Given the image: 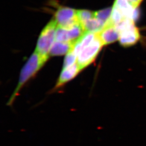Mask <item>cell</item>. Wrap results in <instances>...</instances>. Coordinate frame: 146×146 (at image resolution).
Returning <instances> with one entry per match:
<instances>
[{
    "mask_svg": "<svg viewBox=\"0 0 146 146\" xmlns=\"http://www.w3.org/2000/svg\"><path fill=\"white\" fill-rule=\"evenodd\" d=\"M48 59V58L42 56L36 51L33 53L26 63L22 68L18 84L9 100L7 104L8 106L13 104L23 86L36 74L47 62Z\"/></svg>",
    "mask_w": 146,
    "mask_h": 146,
    "instance_id": "1",
    "label": "cell"
},
{
    "mask_svg": "<svg viewBox=\"0 0 146 146\" xmlns=\"http://www.w3.org/2000/svg\"><path fill=\"white\" fill-rule=\"evenodd\" d=\"M116 26L120 33L119 41L122 47H131L139 41L140 34L134 20L125 19Z\"/></svg>",
    "mask_w": 146,
    "mask_h": 146,
    "instance_id": "2",
    "label": "cell"
},
{
    "mask_svg": "<svg viewBox=\"0 0 146 146\" xmlns=\"http://www.w3.org/2000/svg\"><path fill=\"white\" fill-rule=\"evenodd\" d=\"M57 25L55 19L52 20L43 28L38 37L35 51L43 56H49V52L55 38Z\"/></svg>",
    "mask_w": 146,
    "mask_h": 146,
    "instance_id": "3",
    "label": "cell"
},
{
    "mask_svg": "<svg viewBox=\"0 0 146 146\" xmlns=\"http://www.w3.org/2000/svg\"><path fill=\"white\" fill-rule=\"evenodd\" d=\"M103 46L104 45L97 34L94 41L84 48L77 56V63L81 70L94 62Z\"/></svg>",
    "mask_w": 146,
    "mask_h": 146,
    "instance_id": "4",
    "label": "cell"
},
{
    "mask_svg": "<svg viewBox=\"0 0 146 146\" xmlns=\"http://www.w3.org/2000/svg\"><path fill=\"white\" fill-rule=\"evenodd\" d=\"M55 20L58 26L67 28L79 22L77 10L69 7H60L55 14Z\"/></svg>",
    "mask_w": 146,
    "mask_h": 146,
    "instance_id": "5",
    "label": "cell"
},
{
    "mask_svg": "<svg viewBox=\"0 0 146 146\" xmlns=\"http://www.w3.org/2000/svg\"><path fill=\"white\" fill-rule=\"evenodd\" d=\"M97 34L104 46L116 42L119 40L120 37V33L116 25L113 24L110 19L107 22L104 29Z\"/></svg>",
    "mask_w": 146,
    "mask_h": 146,
    "instance_id": "6",
    "label": "cell"
},
{
    "mask_svg": "<svg viewBox=\"0 0 146 146\" xmlns=\"http://www.w3.org/2000/svg\"><path fill=\"white\" fill-rule=\"evenodd\" d=\"M81 71V70L77 63L67 68H63L55 88L56 89L61 87L66 83L75 78Z\"/></svg>",
    "mask_w": 146,
    "mask_h": 146,
    "instance_id": "7",
    "label": "cell"
},
{
    "mask_svg": "<svg viewBox=\"0 0 146 146\" xmlns=\"http://www.w3.org/2000/svg\"><path fill=\"white\" fill-rule=\"evenodd\" d=\"M74 42H58L52 44L49 52V56H61L68 54L73 49Z\"/></svg>",
    "mask_w": 146,
    "mask_h": 146,
    "instance_id": "8",
    "label": "cell"
},
{
    "mask_svg": "<svg viewBox=\"0 0 146 146\" xmlns=\"http://www.w3.org/2000/svg\"><path fill=\"white\" fill-rule=\"evenodd\" d=\"M84 27L85 31L98 33L102 31L106 27V23L104 21L94 17L85 22L82 24Z\"/></svg>",
    "mask_w": 146,
    "mask_h": 146,
    "instance_id": "9",
    "label": "cell"
},
{
    "mask_svg": "<svg viewBox=\"0 0 146 146\" xmlns=\"http://www.w3.org/2000/svg\"><path fill=\"white\" fill-rule=\"evenodd\" d=\"M55 40L58 42H70L69 39L67 29L62 27L58 26L56 31Z\"/></svg>",
    "mask_w": 146,
    "mask_h": 146,
    "instance_id": "10",
    "label": "cell"
},
{
    "mask_svg": "<svg viewBox=\"0 0 146 146\" xmlns=\"http://www.w3.org/2000/svg\"><path fill=\"white\" fill-rule=\"evenodd\" d=\"M77 17L79 22L82 24L95 17V12L88 10H77Z\"/></svg>",
    "mask_w": 146,
    "mask_h": 146,
    "instance_id": "11",
    "label": "cell"
},
{
    "mask_svg": "<svg viewBox=\"0 0 146 146\" xmlns=\"http://www.w3.org/2000/svg\"><path fill=\"white\" fill-rule=\"evenodd\" d=\"M112 8H108L95 12V17L104 21L106 23L110 20Z\"/></svg>",
    "mask_w": 146,
    "mask_h": 146,
    "instance_id": "12",
    "label": "cell"
},
{
    "mask_svg": "<svg viewBox=\"0 0 146 146\" xmlns=\"http://www.w3.org/2000/svg\"><path fill=\"white\" fill-rule=\"evenodd\" d=\"M76 63H77V56L72 52V50H71L66 55L63 68H67L75 64Z\"/></svg>",
    "mask_w": 146,
    "mask_h": 146,
    "instance_id": "13",
    "label": "cell"
},
{
    "mask_svg": "<svg viewBox=\"0 0 146 146\" xmlns=\"http://www.w3.org/2000/svg\"><path fill=\"white\" fill-rule=\"evenodd\" d=\"M130 5L134 9L137 8V7L140 5L142 0H127Z\"/></svg>",
    "mask_w": 146,
    "mask_h": 146,
    "instance_id": "14",
    "label": "cell"
}]
</instances>
